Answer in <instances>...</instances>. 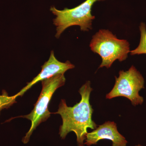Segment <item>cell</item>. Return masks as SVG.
Instances as JSON below:
<instances>
[{"instance_id":"cell-6","label":"cell","mask_w":146,"mask_h":146,"mask_svg":"<svg viewBox=\"0 0 146 146\" xmlns=\"http://www.w3.org/2000/svg\"><path fill=\"white\" fill-rule=\"evenodd\" d=\"M74 68V65L68 60L63 63L58 60L55 56L53 51H52L48 60L42 66L41 72L31 82L28 83L27 86L19 93L13 97H10L11 100L13 101L12 100L16 99L17 97L22 96L28 90L39 82H42L58 74H64L68 70Z\"/></svg>"},{"instance_id":"cell-9","label":"cell","mask_w":146,"mask_h":146,"mask_svg":"<svg viewBox=\"0 0 146 146\" xmlns=\"http://www.w3.org/2000/svg\"><path fill=\"white\" fill-rule=\"evenodd\" d=\"M135 146H143L142 145H140V144H138V145H136Z\"/></svg>"},{"instance_id":"cell-2","label":"cell","mask_w":146,"mask_h":146,"mask_svg":"<svg viewBox=\"0 0 146 146\" xmlns=\"http://www.w3.org/2000/svg\"><path fill=\"white\" fill-rule=\"evenodd\" d=\"M90 47L102 59L99 68H110L116 60L120 62L127 59L130 53V45L125 39H119L108 30L100 29L92 37Z\"/></svg>"},{"instance_id":"cell-7","label":"cell","mask_w":146,"mask_h":146,"mask_svg":"<svg viewBox=\"0 0 146 146\" xmlns=\"http://www.w3.org/2000/svg\"><path fill=\"white\" fill-rule=\"evenodd\" d=\"M104 139L112 141V146H126L127 143L125 138L118 131L116 123L108 121L88 133L84 145H96L98 141Z\"/></svg>"},{"instance_id":"cell-3","label":"cell","mask_w":146,"mask_h":146,"mask_svg":"<svg viewBox=\"0 0 146 146\" xmlns=\"http://www.w3.org/2000/svg\"><path fill=\"white\" fill-rule=\"evenodd\" d=\"M99 1L86 0L74 8H65L62 10L51 7L50 10L56 16L53 20L56 29L55 37L58 39L66 29L73 26H78L84 31L92 29V22L95 18L91 13L92 7Z\"/></svg>"},{"instance_id":"cell-8","label":"cell","mask_w":146,"mask_h":146,"mask_svg":"<svg viewBox=\"0 0 146 146\" xmlns=\"http://www.w3.org/2000/svg\"><path fill=\"white\" fill-rule=\"evenodd\" d=\"M141 38L138 46L135 49L130 51L131 55L146 54V26L144 23H141L139 26Z\"/></svg>"},{"instance_id":"cell-1","label":"cell","mask_w":146,"mask_h":146,"mask_svg":"<svg viewBox=\"0 0 146 146\" xmlns=\"http://www.w3.org/2000/svg\"><path fill=\"white\" fill-rule=\"evenodd\" d=\"M93 89L89 81L82 86L79 93L81 100L73 107H69L65 100H61L57 112L63 120L59 129V134L64 139L71 131L75 133L78 146H84L88 128L94 130L97 127L96 123L92 119L94 109L90 103V94Z\"/></svg>"},{"instance_id":"cell-5","label":"cell","mask_w":146,"mask_h":146,"mask_svg":"<svg viewBox=\"0 0 146 146\" xmlns=\"http://www.w3.org/2000/svg\"><path fill=\"white\" fill-rule=\"evenodd\" d=\"M145 88V80L141 73L133 65L127 71H120L119 76L115 77L113 89L106 96L107 99L118 97L127 98L134 106L142 105L144 98L139 92Z\"/></svg>"},{"instance_id":"cell-4","label":"cell","mask_w":146,"mask_h":146,"mask_svg":"<svg viewBox=\"0 0 146 146\" xmlns=\"http://www.w3.org/2000/svg\"><path fill=\"white\" fill-rule=\"evenodd\" d=\"M65 80L64 74H59L42 81V91L33 110L29 115L21 117L31 122L29 130L22 140L23 143H27L35 129L50 117L51 113L49 111L48 106L50 101L55 91L65 84Z\"/></svg>"}]
</instances>
